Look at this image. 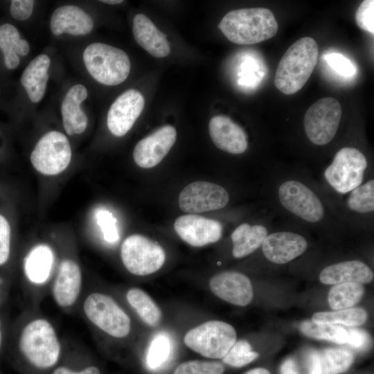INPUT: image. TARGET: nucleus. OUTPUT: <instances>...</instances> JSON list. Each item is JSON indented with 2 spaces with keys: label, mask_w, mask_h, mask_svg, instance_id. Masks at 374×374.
Returning <instances> with one entry per match:
<instances>
[{
  "label": "nucleus",
  "mask_w": 374,
  "mask_h": 374,
  "mask_svg": "<svg viewBox=\"0 0 374 374\" xmlns=\"http://www.w3.org/2000/svg\"><path fill=\"white\" fill-rule=\"evenodd\" d=\"M258 357V353L252 350L249 342L245 340L235 341L222 358L223 362L231 366H244Z\"/></svg>",
  "instance_id": "35"
},
{
  "label": "nucleus",
  "mask_w": 374,
  "mask_h": 374,
  "mask_svg": "<svg viewBox=\"0 0 374 374\" xmlns=\"http://www.w3.org/2000/svg\"><path fill=\"white\" fill-rule=\"evenodd\" d=\"M98 222L103 231L104 238L109 242H114L118 238L116 220L112 214L107 211H101L98 213Z\"/></svg>",
  "instance_id": "40"
},
{
  "label": "nucleus",
  "mask_w": 374,
  "mask_h": 374,
  "mask_svg": "<svg viewBox=\"0 0 374 374\" xmlns=\"http://www.w3.org/2000/svg\"><path fill=\"white\" fill-rule=\"evenodd\" d=\"M179 236L193 247H202L218 241L222 233V226L217 220L189 214L179 216L174 224Z\"/></svg>",
  "instance_id": "15"
},
{
  "label": "nucleus",
  "mask_w": 374,
  "mask_h": 374,
  "mask_svg": "<svg viewBox=\"0 0 374 374\" xmlns=\"http://www.w3.org/2000/svg\"><path fill=\"white\" fill-rule=\"evenodd\" d=\"M34 4L33 0H12L10 1L8 11L13 19L24 21L30 17Z\"/></svg>",
  "instance_id": "41"
},
{
  "label": "nucleus",
  "mask_w": 374,
  "mask_h": 374,
  "mask_svg": "<svg viewBox=\"0 0 374 374\" xmlns=\"http://www.w3.org/2000/svg\"><path fill=\"white\" fill-rule=\"evenodd\" d=\"M121 256L125 268L137 276L156 272L166 260V253L161 246L139 234L131 235L123 241Z\"/></svg>",
  "instance_id": "8"
},
{
  "label": "nucleus",
  "mask_w": 374,
  "mask_h": 374,
  "mask_svg": "<svg viewBox=\"0 0 374 374\" xmlns=\"http://www.w3.org/2000/svg\"><path fill=\"white\" fill-rule=\"evenodd\" d=\"M81 285L82 274L78 265L72 260H63L53 286L57 304L62 308L71 306L80 294Z\"/></svg>",
  "instance_id": "19"
},
{
  "label": "nucleus",
  "mask_w": 374,
  "mask_h": 374,
  "mask_svg": "<svg viewBox=\"0 0 374 374\" xmlns=\"http://www.w3.org/2000/svg\"><path fill=\"white\" fill-rule=\"evenodd\" d=\"M307 247V240L302 235L290 231L267 235L262 244L263 254L275 264L290 262L303 254Z\"/></svg>",
  "instance_id": "17"
},
{
  "label": "nucleus",
  "mask_w": 374,
  "mask_h": 374,
  "mask_svg": "<svg viewBox=\"0 0 374 374\" xmlns=\"http://www.w3.org/2000/svg\"><path fill=\"white\" fill-rule=\"evenodd\" d=\"M323 374H340L348 369L354 361L353 353L344 348L324 350L320 353Z\"/></svg>",
  "instance_id": "31"
},
{
  "label": "nucleus",
  "mask_w": 374,
  "mask_h": 374,
  "mask_svg": "<svg viewBox=\"0 0 374 374\" xmlns=\"http://www.w3.org/2000/svg\"><path fill=\"white\" fill-rule=\"evenodd\" d=\"M308 374H323L320 353L312 350L308 355Z\"/></svg>",
  "instance_id": "43"
},
{
  "label": "nucleus",
  "mask_w": 374,
  "mask_h": 374,
  "mask_svg": "<svg viewBox=\"0 0 374 374\" xmlns=\"http://www.w3.org/2000/svg\"><path fill=\"white\" fill-rule=\"evenodd\" d=\"M209 134L215 146L228 153L238 154L248 148L244 130L230 118L223 115L213 116L208 125Z\"/></svg>",
  "instance_id": "18"
},
{
  "label": "nucleus",
  "mask_w": 374,
  "mask_h": 374,
  "mask_svg": "<svg viewBox=\"0 0 374 374\" xmlns=\"http://www.w3.org/2000/svg\"><path fill=\"white\" fill-rule=\"evenodd\" d=\"M54 263V254L46 244L34 247L26 256L24 268L27 278L33 283H44L50 276Z\"/></svg>",
  "instance_id": "26"
},
{
  "label": "nucleus",
  "mask_w": 374,
  "mask_h": 374,
  "mask_svg": "<svg viewBox=\"0 0 374 374\" xmlns=\"http://www.w3.org/2000/svg\"><path fill=\"white\" fill-rule=\"evenodd\" d=\"M11 227L8 219L0 213V266L4 265L10 257Z\"/></svg>",
  "instance_id": "39"
},
{
  "label": "nucleus",
  "mask_w": 374,
  "mask_h": 374,
  "mask_svg": "<svg viewBox=\"0 0 374 374\" xmlns=\"http://www.w3.org/2000/svg\"><path fill=\"white\" fill-rule=\"evenodd\" d=\"M177 139L174 127L165 125L136 145L133 158L137 166L150 168L158 165L173 146Z\"/></svg>",
  "instance_id": "14"
},
{
  "label": "nucleus",
  "mask_w": 374,
  "mask_h": 374,
  "mask_svg": "<svg viewBox=\"0 0 374 374\" xmlns=\"http://www.w3.org/2000/svg\"><path fill=\"white\" fill-rule=\"evenodd\" d=\"M229 200V194L222 186L197 181L187 185L181 190L178 202L182 211L199 213L222 208Z\"/></svg>",
  "instance_id": "12"
},
{
  "label": "nucleus",
  "mask_w": 374,
  "mask_h": 374,
  "mask_svg": "<svg viewBox=\"0 0 374 374\" xmlns=\"http://www.w3.org/2000/svg\"><path fill=\"white\" fill-rule=\"evenodd\" d=\"M100 1L102 2V3H107V4L115 5V4H119V3H122L123 1H121V0H103V1Z\"/></svg>",
  "instance_id": "47"
},
{
  "label": "nucleus",
  "mask_w": 374,
  "mask_h": 374,
  "mask_svg": "<svg viewBox=\"0 0 374 374\" xmlns=\"http://www.w3.org/2000/svg\"><path fill=\"white\" fill-rule=\"evenodd\" d=\"M172 350L170 338L165 333L157 334L150 342L146 363L152 370L161 367L169 359Z\"/></svg>",
  "instance_id": "33"
},
{
  "label": "nucleus",
  "mask_w": 374,
  "mask_h": 374,
  "mask_svg": "<svg viewBox=\"0 0 374 374\" xmlns=\"http://www.w3.org/2000/svg\"><path fill=\"white\" fill-rule=\"evenodd\" d=\"M280 374H299L295 362L292 359L285 360L280 368Z\"/></svg>",
  "instance_id": "45"
},
{
  "label": "nucleus",
  "mask_w": 374,
  "mask_h": 374,
  "mask_svg": "<svg viewBox=\"0 0 374 374\" xmlns=\"http://www.w3.org/2000/svg\"><path fill=\"white\" fill-rule=\"evenodd\" d=\"M71 156L67 137L62 132L51 131L37 141L30 160L37 172L51 176L63 172L69 166Z\"/></svg>",
  "instance_id": "10"
},
{
  "label": "nucleus",
  "mask_w": 374,
  "mask_h": 374,
  "mask_svg": "<svg viewBox=\"0 0 374 374\" xmlns=\"http://www.w3.org/2000/svg\"><path fill=\"white\" fill-rule=\"evenodd\" d=\"M93 28L92 18L82 8L73 5L57 8L51 18V29L55 35L62 33L87 35Z\"/></svg>",
  "instance_id": "20"
},
{
  "label": "nucleus",
  "mask_w": 374,
  "mask_h": 374,
  "mask_svg": "<svg viewBox=\"0 0 374 374\" xmlns=\"http://www.w3.org/2000/svg\"><path fill=\"white\" fill-rule=\"evenodd\" d=\"M319 47L310 37L293 43L281 57L274 78L276 87L283 93L299 91L312 75L317 62Z\"/></svg>",
  "instance_id": "2"
},
{
  "label": "nucleus",
  "mask_w": 374,
  "mask_h": 374,
  "mask_svg": "<svg viewBox=\"0 0 374 374\" xmlns=\"http://www.w3.org/2000/svg\"><path fill=\"white\" fill-rule=\"evenodd\" d=\"M355 21L358 27L371 34H374V1L364 0L355 13Z\"/></svg>",
  "instance_id": "38"
},
{
  "label": "nucleus",
  "mask_w": 374,
  "mask_h": 374,
  "mask_svg": "<svg viewBox=\"0 0 374 374\" xmlns=\"http://www.w3.org/2000/svg\"><path fill=\"white\" fill-rule=\"evenodd\" d=\"M244 374H270V373L264 368H256L247 371Z\"/></svg>",
  "instance_id": "46"
},
{
  "label": "nucleus",
  "mask_w": 374,
  "mask_h": 374,
  "mask_svg": "<svg viewBox=\"0 0 374 374\" xmlns=\"http://www.w3.org/2000/svg\"><path fill=\"white\" fill-rule=\"evenodd\" d=\"M145 105L143 96L136 89L120 95L111 105L107 118L108 129L116 136H123L132 127Z\"/></svg>",
  "instance_id": "13"
},
{
  "label": "nucleus",
  "mask_w": 374,
  "mask_h": 374,
  "mask_svg": "<svg viewBox=\"0 0 374 374\" xmlns=\"http://www.w3.org/2000/svg\"><path fill=\"white\" fill-rule=\"evenodd\" d=\"M83 60L89 74L98 82L117 85L129 75L131 64L123 50L100 42L87 46L83 52Z\"/></svg>",
  "instance_id": "4"
},
{
  "label": "nucleus",
  "mask_w": 374,
  "mask_h": 374,
  "mask_svg": "<svg viewBox=\"0 0 374 374\" xmlns=\"http://www.w3.org/2000/svg\"><path fill=\"white\" fill-rule=\"evenodd\" d=\"M324 59L329 66L341 76L350 78L356 73V67L354 64L339 53H326Z\"/></svg>",
  "instance_id": "37"
},
{
  "label": "nucleus",
  "mask_w": 374,
  "mask_h": 374,
  "mask_svg": "<svg viewBox=\"0 0 374 374\" xmlns=\"http://www.w3.org/2000/svg\"><path fill=\"white\" fill-rule=\"evenodd\" d=\"M366 319L367 314L364 309L348 308L314 313L311 321L317 324L341 323L348 326H356L365 323Z\"/></svg>",
  "instance_id": "30"
},
{
  "label": "nucleus",
  "mask_w": 374,
  "mask_h": 374,
  "mask_svg": "<svg viewBox=\"0 0 374 374\" xmlns=\"http://www.w3.org/2000/svg\"><path fill=\"white\" fill-rule=\"evenodd\" d=\"M364 288L362 283H344L335 285L330 290L328 301L330 308L335 310L348 309L362 299Z\"/></svg>",
  "instance_id": "29"
},
{
  "label": "nucleus",
  "mask_w": 374,
  "mask_h": 374,
  "mask_svg": "<svg viewBox=\"0 0 374 374\" xmlns=\"http://www.w3.org/2000/svg\"><path fill=\"white\" fill-rule=\"evenodd\" d=\"M83 310L87 319L107 334L117 338L130 331V319L109 296L94 292L84 300Z\"/></svg>",
  "instance_id": "7"
},
{
  "label": "nucleus",
  "mask_w": 374,
  "mask_h": 374,
  "mask_svg": "<svg viewBox=\"0 0 374 374\" xmlns=\"http://www.w3.org/2000/svg\"><path fill=\"white\" fill-rule=\"evenodd\" d=\"M50 64L47 55H39L29 62L21 74L20 82L33 103L39 102L44 96Z\"/></svg>",
  "instance_id": "24"
},
{
  "label": "nucleus",
  "mask_w": 374,
  "mask_h": 374,
  "mask_svg": "<svg viewBox=\"0 0 374 374\" xmlns=\"http://www.w3.org/2000/svg\"><path fill=\"white\" fill-rule=\"evenodd\" d=\"M29 51L28 42L21 37L18 29L13 24H0V53L6 69H15L20 63V57L26 56Z\"/></svg>",
  "instance_id": "25"
},
{
  "label": "nucleus",
  "mask_w": 374,
  "mask_h": 374,
  "mask_svg": "<svg viewBox=\"0 0 374 374\" xmlns=\"http://www.w3.org/2000/svg\"><path fill=\"white\" fill-rule=\"evenodd\" d=\"M209 285L216 296L233 305L245 306L253 299V287L250 280L238 271L220 273L211 278Z\"/></svg>",
  "instance_id": "16"
},
{
  "label": "nucleus",
  "mask_w": 374,
  "mask_h": 374,
  "mask_svg": "<svg viewBox=\"0 0 374 374\" xmlns=\"http://www.w3.org/2000/svg\"><path fill=\"white\" fill-rule=\"evenodd\" d=\"M218 27L230 42L241 45L267 40L278 29L275 16L266 8L231 10L224 16Z\"/></svg>",
  "instance_id": "1"
},
{
  "label": "nucleus",
  "mask_w": 374,
  "mask_h": 374,
  "mask_svg": "<svg viewBox=\"0 0 374 374\" xmlns=\"http://www.w3.org/2000/svg\"><path fill=\"white\" fill-rule=\"evenodd\" d=\"M267 235V229L262 225H239L231 234L233 256L240 258L251 254L262 245Z\"/></svg>",
  "instance_id": "27"
},
{
  "label": "nucleus",
  "mask_w": 374,
  "mask_h": 374,
  "mask_svg": "<svg viewBox=\"0 0 374 374\" xmlns=\"http://www.w3.org/2000/svg\"><path fill=\"white\" fill-rule=\"evenodd\" d=\"M53 374H100V370L93 366H90L79 371H75L64 366L57 368Z\"/></svg>",
  "instance_id": "44"
},
{
  "label": "nucleus",
  "mask_w": 374,
  "mask_h": 374,
  "mask_svg": "<svg viewBox=\"0 0 374 374\" xmlns=\"http://www.w3.org/2000/svg\"><path fill=\"white\" fill-rule=\"evenodd\" d=\"M87 97L86 87L80 84L73 86L66 93L62 105L61 114L64 128L68 135L82 134L87 126V116L80 107Z\"/></svg>",
  "instance_id": "22"
},
{
  "label": "nucleus",
  "mask_w": 374,
  "mask_h": 374,
  "mask_svg": "<svg viewBox=\"0 0 374 374\" xmlns=\"http://www.w3.org/2000/svg\"><path fill=\"white\" fill-rule=\"evenodd\" d=\"M1 344V323H0V348Z\"/></svg>",
  "instance_id": "48"
},
{
  "label": "nucleus",
  "mask_w": 374,
  "mask_h": 374,
  "mask_svg": "<svg viewBox=\"0 0 374 374\" xmlns=\"http://www.w3.org/2000/svg\"><path fill=\"white\" fill-rule=\"evenodd\" d=\"M300 329L305 335L312 338L328 340L339 344H346L347 330L337 324H317L307 320L300 325Z\"/></svg>",
  "instance_id": "32"
},
{
  "label": "nucleus",
  "mask_w": 374,
  "mask_h": 374,
  "mask_svg": "<svg viewBox=\"0 0 374 374\" xmlns=\"http://www.w3.org/2000/svg\"><path fill=\"white\" fill-rule=\"evenodd\" d=\"M281 205L304 221L316 223L324 215V208L318 196L306 185L296 180L282 183L278 190Z\"/></svg>",
  "instance_id": "11"
},
{
  "label": "nucleus",
  "mask_w": 374,
  "mask_h": 374,
  "mask_svg": "<svg viewBox=\"0 0 374 374\" xmlns=\"http://www.w3.org/2000/svg\"><path fill=\"white\" fill-rule=\"evenodd\" d=\"M132 31L137 44L153 57L161 58L170 54V47L166 35L144 14L134 16Z\"/></svg>",
  "instance_id": "21"
},
{
  "label": "nucleus",
  "mask_w": 374,
  "mask_h": 374,
  "mask_svg": "<svg viewBox=\"0 0 374 374\" xmlns=\"http://www.w3.org/2000/svg\"><path fill=\"white\" fill-rule=\"evenodd\" d=\"M127 300L140 318L148 326L155 327L161 318L160 308L144 291L132 288L127 292Z\"/></svg>",
  "instance_id": "28"
},
{
  "label": "nucleus",
  "mask_w": 374,
  "mask_h": 374,
  "mask_svg": "<svg viewBox=\"0 0 374 374\" xmlns=\"http://www.w3.org/2000/svg\"><path fill=\"white\" fill-rule=\"evenodd\" d=\"M234 328L224 321H209L191 330L184 337L191 350L211 359L223 358L236 341Z\"/></svg>",
  "instance_id": "5"
},
{
  "label": "nucleus",
  "mask_w": 374,
  "mask_h": 374,
  "mask_svg": "<svg viewBox=\"0 0 374 374\" xmlns=\"http://www.w3.org/2000/svg\"><path fill=\"white\" fill-rule=\"evenodd\" d=\"M346 330V344L353 348L357 350H364L370 346L371 338L366 331L358 328H350Z\"/></svg>",
  "instance_id": "42"
},
{
  "label": "nucleus",
  "mask_w": 374,
  "mask_h": 374,
  "mask_svg": "<svg viewBox=\"0 0 374 374\" xmlns=\"http://www.w3.org/2000/svg\"><path fill=\"white\" fill-rule=\"evenodd\" d=\"M319 279L322 283L328 285L367 283L373 279V272L359 260H348L326 267L321 271Z\"/></svg>",
  "instance_id": "23"
},
{
  "label": "nucleus",
  "mask_w": 374,
  "mask_h": 374,
  "mask_svg": "<svg viewBox=\"0 0 374 374\" xmlns=\"http://www.w3.org/2000/svg\"><path fill=\"white\" fill-rule=\"evenodd\" d=\"M224 366L217 362L192 360L179 364L174 374H223Z\"/></svg>",
  "instance_id": "36"
},
{
  "label": "nucleus",
  "mask_w": 374,
  "mask_h": 374,
  "mask_svg": "<svg viewBox=\"0 0 374 374\" xmlns=\"http://www.w3.org/2000/svg\"><path fill=\"white\" fill-rule=\"evenodd\" d=\"M367 165V159L362 152L345 147L336 153L332 163L326 169L324 177L335 191L345 194L361 185Z\"/></svg>",
  "instance_id": "6"
},
{
  "label": "nucleus",
  "mask_w": 374,
  "mask_h": 374,
  "mask_svg": "<svg viewBox=\"0 0 374 374\" xmlns=\"http://www.w3.org/2000/svg\"><path fill=\"white\" fill-rule=\"evenodd\" d=\"M347 205L350 210L359 213H368L374 210V180L359 185L350 191L347 199Z\"/></svg>",
  "instance_id": "34"
},
{
  "label": "nucleus",
  "mask_w": 374,
  "mask_h": 374,
  "mask_svg": "<svg viewBox=\"0 0 374 374\" xmlns=\"http://www.w3.org/2000/svg\"><path fill=\"white\" fill-rule=\"evenodd\" d=\"M19 348L26 359L39 369L55 366L61 353L55 330L50 322L44 319H34L24 328Z\"/></svg>",
  "instance_id": "3"
},
{
  "label": "nucleus",
  "mask_w": 374,
  "mask_h": 374,
  "mask_svg": "<svg viewBox=\"0 0 374 374\" xmlns=\"http://www.w3.org/2000/svg\"><path fill=\"white\" fill-rule=\"evenodd\" d=\"M340 103L331 97L314 103L304 116V129L308 139L317 145H324L335 137L341 121Z\"/></svg>",
  "instance_id": "9"
}]
</instances>
